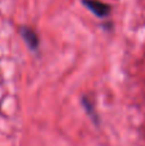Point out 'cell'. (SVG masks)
<instances>
[{
    "label": "cell",
    "mask_w": 145,
    "mask_h": 146,
    "mask_svg": "<svg viewBox=\"0 0 145 146\" xmlns=\"http://www.w3.org/2000/svg\"><path fill=\"white\" fill-rule=\"evenodd\" d=\"M19 33L21 37L23 38V41L26 42V45L28 46L31 51H37L39 48H40V37L36 33V31L31 27H27V26H22L19 28Z\"/></svg>",
    "instance_id": "1"
},
{
    "label": "cell",
    "mask_w": 145,
    "mask_h": 146,
    "mask_svg": "<svg viewBox=\"0 0 145 146\" xmlns=\"http://www.w3.org/2000/svg\"><path fill=\"white\" fill-rule=\"evenodd\" d=\"M82 4H84L90 12L94 13V14L99 18L108 17L110 13L109 5L103 1H99V0H82Z\"/></svg>",
    "instance_id": "2"
},
{
    "label": "cell",
    "mask_w": 145,
    "mask_h": 146,
    "mask_svg": "<svg viewBox=\"0 0 145 146\" xmlns=\"http://www.w3.org/2000/svg\"><path fill=\"white\" fill-rule=\"evenodd\" d=\"M81 103H82V106H84L85 111H86V114L90 117V119L92 121V123H95L96 126H99L100 119H99V114H98V111H96V108H95L94 100L90 99L89 96H82Z\"/></svg>",
    "instance_id": "3"
}]
</instances>
